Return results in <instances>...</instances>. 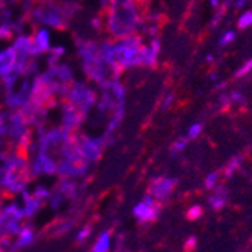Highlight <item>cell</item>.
<instances>
[{"instance_id": "cell-4", "label": "cell", "mask_w": 252, "mask_h": 252, "mask_svg": "<svg viewBox=\"0 0 252 252\" xmlns=\"http://www.w3.org/2000/svg\"><path fill=\"white\" fill-rule=\"evenodd\" d=\"M97 100H98L97 88H94V85L91 82H79V80H74L61 97L62 103H66L71 107L77 109L86 118L95 107Z\"/></svg>"}, {"instance_id": "cell-3", "label": "cell", "mask_w": 252, "mask_h": 252, "mask_svg": "<svg viewBox=\"0 0 252 252\" xmlns=\"http://www.w3.org/2000/svg\"><path fill=\"white\" fill-rule=\"evenodd\" d=\"M33 181L31 157L12 153L0 158V188L5 198H14L26 190Z\"/></svg>"}, {"instance_id": "cell-15", "label": "cell", "mask_w": 252, "mask_h": 252, "mask_svg": "<svg viewBox=\"0 0 252 252\" xmlns=\"http://www.w3.org/2000/svg\"><path fill=\"white\" fill-rule=\"evenodd\" d=\"M251 25H252V11H248V12H245V14L239 18L237 26H239V29H246V28L251 26Z\"/></svg>"}, {"instance_id": "cell-11", "label": "cell", "mask_w": 252, "mask_h": 252, "mask_svg": "<svg viewBox=\"0 0 252 252\" xmlns=\"http://www.w3.org/2000/svg\"><path fill=\"white\" fill-rule=\"evenodd\" d=\"M76 225H77V219L74 216H68V218L56 220L50 228H47V233L52 237H61V236H65L66 233H70Z\"/></svg>"}, {"instance_id": "cell-21", "label": "cell", "mask_w": 252, "mask_h": 252, "mask_svg": "<svg viewBox=\"0 0 252 252\" xmlns=\"http://www.w3.org/2000/svg\"><path fill=\"white\" fill-rule=\"evenodd\" d=\"M216 180H218V174L215 172V174H210L209 177H207V180H205V183H207V188H213L215 186V183H216Z\"/></svg>"}, {"instance_id": "cell-12", "label": "cell", "mask_w": 252, "mask_h": 252, "mask_svg": "<svg viewBox=\"0 0 252 252\" xmlns=\"http://www.w3.org/2000/svg\"><path fill=\"white\" fill-rule=\"evenodd\" d=\"M110 248H112V236H110V231H103L97 240L94 242L93 248H91L89 252H110Z\"/></svg>"}, {"instance_id": "cell-25", "label": "cell", "mask_w": 252, "mask_h": 252, "mask_svg": "<svg viewBox=\"0 0 252 252\" xmlns=\"http://www.w3.org/2000/svg\"><path fill=\"white\" fill-rule=\"evenodd\" d=\"M0 195H3V193H2V188H0Z\"/></svg>"}, {"instance_id": "cell-16", "label": "cell", "mask_w": 252, "mask_h": 252, "mask_svg": "<svg viewBox=\"0 0 252 252\" xmlns=\"http://www.w3.org/2000/svg\"><path fill=\"white\" fill-rule=\"evenodd\" d=\"M234 36H236V33L233 32V31H230V32H226L222 38H220V41H219V45L220 47H225V45H228L230 44L233 39H234Z\"/></svg>"}, {"instance_id": "cell-17", "label": "cell", "mask_w": 252, "mask_h": 252, "mask_svg": "<svg viewBox=\"0 0 252 252\" xmlns=\"http://www.w3.org/2000/svg\"><path fill=\"white\" fill-rule=\"evenodd\" d=\"M189 137H183V139H178L174 145H172V153H178L181 150H185V147L188 145Z\"/></svg>"}, {"instance_id": "cell-8", "label": "cell", "mask_w": 252, "mask_h": 252, "mask_svg": "<svg viewBox=\"0 0 252 252\" xmlns=\"http://www.w3.org/2000/svg\"><path fill=\"white\" fill-rule=\"evenodd\" d=\"M157 213H158V204L157 199H154L151 195H147L133 210L134 218L141 222L154 220L157 218Z\"/></svg>"}, {"instance_id": "cell-7", "label": "cell", "mask_w": 252, "mask_h": 252, "mask_svg": "<svg viewBox=\"0 0 252 252\" xmlns=\"http://www.w3.org/2000/svg\"><path fill=\"white\" fill-rule=\"evenodd\" d=\"M36 240V230L32 226L31 222H26L23 225V228L20 230V233L12 239V243H11V248L8 252H18V251H23L29 246H32Z\"/></svg>"}, {"instance_id": "cell-1", "label": "cell", "mask_w": 252, "mask_h": 252, "mask_svg": "<svg viewBox=\"0 0 252 252\" xmlns=\"http://www.w3.org/2000/svg\"><path fill=\"white\" fill-rule=\"evenodd\" d=\"M76 53L86 80L97 88H104L120 80L123 71L107 59L103 50V39L76 36Z\"/></svg>"}, {"instance_id": "cell-5", "label": "cell", "mask_w": 252, "mask_h": 252, "mask_svg": "<svg viewBox=\"0 0 252 252\" xmlns=\"http://www.w3.org/2000/svg\"><path fill=\"white\" fill-rule=\"evenodd\" d=\"M41 80L47 85L53 93L61 98L65 91L70 88V85L76 80L74 70L70 63L58 61L53 63H49L42 73H38Z\"/></svg>"}, {"instance_id": "cell-22", "label": "cell", "mask_w": 252, "mask_h": 252, "mask_svg": "<svg viewBox=\"0 0 252 252\" xmlns=\"http://www.w3.org/2000/svg\"><path fill=\"white\" fill-rule=\"evenodd\" d=\"M199 215H201V209H199V207H193V209L189 212V218H193V219L198 218Z\"/></svg>"}, {"instance_id": "cell-10", "label": "cell", "mask_w": 252, "mask_h": 252, "mask_svg": "<svg viewBox=\"0 0 252 252\" xmlns=\"http://www.w3.org/2000/svg\"><path fill=\"white\" fill-rule=\"evenodd\" d=\"M174 186H175V181L171 178H157L151 183L148 192L154 199L162 201L172 192Z\"/></svg>"}, {"instance_id": "cell-23", "label": "cell", "mask_w": 252, "mask_h": 252, "mask_svg": "<svg viewBox=\"0 0 252 252\" xmlns=\"http://www.w3.org/2000/svg\"><path fill=\"white\" fill-rule=\"evenodd\" d=\"M6 199H8V198H5L3 195H0V210H2V207H3V204H5Z\"/></svg>"}, {"instance_id": "cell-6", "label": "cell", "mask_w": 252, "mask_h": 252, "mask_svg": "<svg viewBox=\"0 0 252 252\" xmlns=\"http://www.w3.org/2000/svg\"><path fill=\"white\" fill-rule=\"evenodd\" d=\"M20 196H21V205H23V210H25V215H26V220L28 222L33 220L39 215V212L45 207V205H47V202H44L39 198H36L31 192L29 188L26 190H23L20 193Z\"/></svg>"}, {"instance_id": "cell-18", "label": "cell", "mask_w": 252, "mask_h": 252, "mask_svg": "<svg viewBox=\"0 0 252 252\" xmlns=\"http://www.w3.org/2000/svg\"><path fill=\"white\" fill-rule=\"evenodd\" d=\"M251 71H252V59H249V61H248V62L240 68V70L237 71V74H236V76H237V77H240V76H246V74H248V73H251Z\"/></svg>"}, {"instance_id": "cell-13", "label": "cell", "mask_w": 252, "mask_h": 252, "mask_svg": "<svg viewBox=\"0 0 252 252\" xmlns=\"http://www.w3.org/2000/svg\"><path fill=\"white\" fill-rule=\"evenodd\" d=\"M91 234H93V225L88 223V225L82 226L80 230L76 233V243H79V245L85 243L91 237Z\"/></svg>"}, {"instance_id": "cell-20", "label": "cell", "mask_w": 252, "mask_h": 252, "mask_svg": "<svg viewBox=\"0 0 252 252\" xmlns=\"http://www.w3.org/2000/svg\"><path fill=\"white\" fill-rule=\"evenodd\" d=\"M223 202H225V193H223V192L219 193V195L216 193V195L212 198V204L215 205V207H220V205H222Z\"/></svg>"}, {"instance_id": "cell-2", "label": "cell", "mask_w": 252, "mask_h": 252, "mask_svg": "<svg viewBox=\"0 0 252 252\" xmlns=\"http://www.w3.org/2000/svg\"><path fill=\"white\" fill-rule=\"evenodd\" d=\"M145 15L137 0H109L98 11L101 35L107 39H123L139 33Z\"/></svg>"}, {"instance_id": "cell-9", "label": "cell", "mask_w": 252, "mask_h": 252, "mask_svg": "<svg viewBox=\"0 0 252 252\" xmlns=\"http://www.w3.org/2000/svg\"><path fill=\"white\" fill-rule=\"evenodd\" d=\"M17 63V52L14 45H8V47L0 50V82H2L14 68Z\"/></svg>"}, {"instance_id": "cell-24", "label": "cell", "mask_w": 252, "mask_h": 252, "mask_svg": "<svg viewBox=\"0 0 252 252\" xmlns=\"http://www.w3.org/2000/svg\"><path fill=\"white\" fill-rule=\"evenodd\" d=\"M0 252H6V251H5V248H2V246H0Z\"/></svg>"}, {"instance_id": "cell-19", "label": "cell", "mask_w": 252, "mask_h": 252, "mask_svg": "<svg viewBox=\"0 0 252 252\" xmlns=\"http://www.w3.org/2000/svg\"><path fill=\"white\" fill-rule=\"evenodd\" d=\"M201 130H202V126H201V124H193V126L190 127V130H189L188 137H189V139H195V137L201 133Z\"/></svg>"}, {"instance_id": "cell-14", "label": "cell", "mask_w": 252, "mask_h": 252, "mask_svg": "<svg viewBox=\"0 0 252 252\" xmlns=\"http://www.w3.org/2000/svg\"><path fill=\"white\" fill-rule=\"evenodd\" d=\"M8 5H9L8 0H0V25H2V23H5V21L14 20Z\"/></svg>"}]
</instances>
